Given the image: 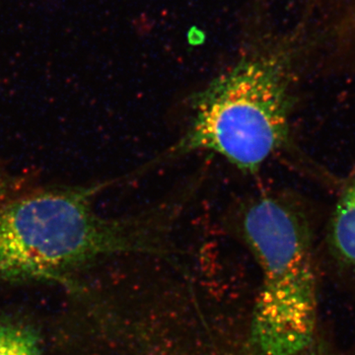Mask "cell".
<instances>
[{
    "instance_id": "1",
    "label": "cell",
    "mask_w": 355,
    "mask_h": 355,
    "mask_svg": "<svg viewBox=\"0 0 355 355\" xmlns=\"http://www.w3.org/2000/svg\"><path fill=\"white\" fill-rule=\"evenodd\" d=\"M106 186L48 189L0 203V277L58 279L101 257L158 251L169 214L103 216L93 202Z\"/></svg>"
},
{
    "instance_id": "2",
    "label": "cell",
    "mask_w": 355,
    "mask_h": 355,
    "mask_svg": "<svg viewBox=\"0 0 355 355\" xmlns=\"http://www.w3.org/2000/svg\"><path fill=\"white\" fill-rule=\"evenodd\" d=\"M291 86L286 53H248L191 97L183 135L150 165L210 153L244 174H258L291 144Z\"/></svg>"
},
{
    "instance_id": "3",
    "label": "cell",
    "mask_w": 355,
    "mask_h": 355,
    "mask_svg": "<svg viewBox=\"0 0 355 355\" xmlns=\"http://www.w3.org/2000/svg\"><path fill=\"white\" fill-rule=\"evenodd\" d=\"M237 229L263 275L252 329L254 354H298L312 342L316 324L307 219L291 198L268 193L243 207Z\"/></svg>"
},
{
    "instance_id": "4",
    "label": "cell",
    "mask_w": 355,
    "mask_h": 355,
    "mask_svg": "<svg viewBox=\"0 0 355 355\" xmlns=\"http://www.w3.org/2000/svg\"><path fill=\"white\" fill-rule=\"evenodd\" d=\"M330 237L338 258L355 266V176L343 189L336 202Z\"/></svg>"
},
{
    "instance_id": "5",
    "label": "cell",
    "mask_w": 355,
    "mask_h": 355,
    "mask_svg": "<svg viewBox=\"0 0 355 355\" xmlns=\"http://www.w3.org/2000/svg\"><path fill=\"white\" fill-rule=\"evenodd\" d=\"M0 355H40L38 338L21 327L0 326Z\"/></svg>"
},
{
    "instance_id": "6",
    "label": "cell",
    "mask_w": 355,
    "mask_h": 355,
    "mask_svg": "<svg viewBox=\"0 0 355 355\" xmlns=\"http://www.w3.org/2000/svg\"><path fill=\"white\" fill-rule=\"evenodd\" d=\"M11 184L10 180L3 173L0 172V203L3 202L8 198L10 193Z\"/></svg>"
},
{
    "instance_id": "7",
    "label": "cell",
    "mask_w": 355,
    "mask_h": 355,
    "mask_svg": "<svg viewBox=\"0 0 355 355\" xmlns=\"http://www.w3.org/2000/svg\"><path fill=\"white\" fill-rule=\"evenodd\" d=\"M309 355H340L336 352H331V350L326 349V347H318V349L313 350Z\"/></svg>"
}]
</instances>
